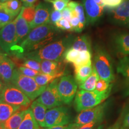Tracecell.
I'll return each mask as SVG.
<instances>
[{
	"mask_svg": "<svg viewBox=\"0 0 129 129\" xmlns=\"http://www.w3.org/2000/svg\"><path fill=\"white\" fill-rule=\"evenodd\" d=\"M80 53V51L74 49L72 47H69L64 52L63 59L64 62L71 63L73 64L78 58Z\"/></svg>",
	"mask_w": 129,
	"mask_h": 129,
	"instance_id": "f546056e",
	"label": "cell"
},
{
	"mask_svg": "<svg viewBox=\"0 0 129 129\" xmlns=\"http://www.w3.org/2000/svg\"><path fill=\"white\" fill-rule=\"evenodd\" d=\"M118 51L124 56L129 55V34L118 35L115 39Z\"/></svg>",
	"mask_w": 129,
	"mask_h": 129,
	"instance_id": "d4e9b609",
	"label": "cell"
},
{
	"mask_svg": "<svg viewBox=\"0 0 129 129\" xmlns=\"http://www.w3.org/2000/svg\"><path fill=\"white\" fill-rule=\"evenodd\" d=\"M19 88L27 96L30 101H34L38 98L46 88V86H40L35 81L34 78L26 77L18 70L15 69L14 71L11 83Z\"/></svg>",
	"mask_w": 129,
	"mask_h": 129,
	"instance_id": "3957f363",
	"label": "cell"
},
{
	"mask_svg": "<svg viewBox=\"0 0 129 129\" xmlns=\"http://www.w3.org/2000/svg\"><path fill=\"white\" fill-rule=\"evenodd\" d=\"M68 7L71 9L72 13L75 14L80 19V25L82 29H84L86 22V17L83 5L80 3L75 1H70L68 5Z\"/></svg>",
	"mask_w": 129,
	"mask_h": 129,
	"instance_id": "603a6c76",
	"label": "cell"
},
{
	"mask_svg": "<svg viewBox=\"0 0 129 129\" xmlns=\"http://www.w3.org/2000/svg\"><path fill=\"white\" fill-rule=\"evenodd\" d=\"M99 79V75L93 68L92 73L83 83L79 85V88L80 89L87 90V91H94L96 83Z\"/></svg>",
	"mask_w": 129,
	"mask_h": 129,
	"instance_id": "83f0119b",
	"label": "cell"
},
{
	"mask_svg": "<svg viewBox=\"0 0 129 129\" xmlns=\"http://www.w3.org/2000/svg\"><path fill=\"white\" fill-rule=\"evenodd\" d=\"M18 70L23 75H25L26 77H31V78H35L37 75H38V74L41 73V72L37 71H35L34 69H32L25 67H19Z\"/></svg>",
	"mask_w": 129,
	"mask_h": 129,
	"instance_id": "d590c367",
	"label": "cell"
},
{
	"mask_svg": "<svg viewBox=\"0 0 129 129\" xmlns=\"http://www.w3.org/2000/svg\"><path fill=\"white\" fill-rule=\"evenodd\" d=\"M103 128V125H100L99 127H98L96 129H102Z\"/></svg>",
	"mask_w": 129,
	"mask_h": 129,
	"instance_id": "816d5d0a",
	"label": "cell"
},
{
	"mask_svg": "<svg viewBox=\"0 0 129 129\" xmlns=\"http://www.w3.org/2000/svg\"><path fill=\"white\" fill-rule=\"evenodd\" d=\"M0 4L9 13L14 17L18 16L23 7L20 0H7L3 3L0 2Z\"/></svg>",
	"mask_w": 129,
	"mask_h": 129,
	"instance_id": "cb8c5ba5",
	"label": "cell"
},
{
	"mask_svg": "<svg viewBox=\"0 0 129 129\" xmlns=\"http://www.w3.org/2000/svg\"><path fill=\"white\" fill-rule=\"evenodd\" d=\"M80 126H79L78 124L74 122V123H69L67 125H58V126L48 127V128H46V129H77Z\"/></svg>",
	"mask_w": 129,
	"mask_h": 129,
	"instance_id": "b9f144b4",
	"label": "cell"
},
{
	"mask_svg": "<svg viewBox=\"0 0 129 129\" xmlns=\"http://www.w3.org/2000/svg\"><path fill=\"white\" fill-rule=\"evenodd\" d=\"M22 13H23V7H22L20 13L18 14L16 19H14L16 29V37H17V45L14 48V51L15 50L16 48L23 41L24 39L27 37V35L31 30L29 23L22 16Z\"/></svg>",
	"mask_w": 129,
	"mask_h": 129,
	"instance_id": "5bb4252c",
	"label": "cell"
},
{
	"mask_svg": "<svg viewBox=\"0 0 129 129\" xmlns=\"http://www.w3.org/2000/svg\"><path fill=\"white\" fill-rule=\"evenodd\" d=\"M14 17L9 13L0 4V29L14 20Z\"/></svg>",
	"mask_w": 129,
	"mask_h": 129,
	"instance_id": "4dcf8cb0",
	"label": "cell"
},
{
	"mask_svg": "<svg viewBox=\"0 0 129 129\" xmlns=\"http://www.w3.org/2000/svg\"><path fill=\"white\" fill-rule=\"evenodd\" d=\"M93 68L96 70L100 79L112 82L114 80L112 60L106 51L101 49L96 51L94 57Z\"/></svg>",
	"mask_w": 129,
	"mask_h": 129,
	"instance_id": "5b68a950",
	"label": "cell"
},
{
	"mask_svg": "<svg viewBox=\"0 0 129 129\" xmlns=\"http://www.w3.org/2000/svg\"><path fill=\"white\" fill-rule=\"evenodd\" d=\"M59 81L56 79L47 85L46 88L38 97L37 101L46 106L47 109L61 106L63 104L57 90V83Z\"/></svg>",
	"mask_w": 129,
	"mask_h": 129,
	"instance_id": "ba28073f",
	"label": "cell"
},
{
	"mask_svg": "<svg viewBox=\"0 0 129 129\" xmlns=\"http://www.w3.org/2000/svg\"><path fill=\"white\" fill-rule=\"evenodd\" d=\"M94 1H95V2L97 3V4H98L99 5H100L101 6H102V7H104V4H103L102 1V0H94Z\"/></svg>",
	"mask_w": 129,
	"mask_h": 129,
	"instance_id": "681fc988",
	"label": "cell"
},
{
	"mask_svg": "<svg viewBox=\"0 0 129 129\" xmlns=\"http://www.w3.org/2000/svg\"><path fill=\"white\" fill-rule=\"evenodd\" d=\"M63 74L64 72H60V73L54 74V75L40 73L38 75H37L34 79L37 83L40 86H46L56 79L62 77Z\"/></svg>",
	"mask_w": 129,
	"mask_h": 129,
	"instance_id": "4316f807",
	"label": "cell"
},
{
	"mask_svg": "<svg viewBox=\"0 0 129 129\" xmlns=\"http://www.w3.org/2000/svg\"><path fill=\"white\" fill-rule=\"evenodd\" d=\"M78 85L71 75H63L57 83V90L63 104H69L77 92Z\"/></svg>",
	"mask_w": 129,
	"mask_h": 129,
	"instance_id": "52a82bcc",
	"label": "cell"
},
{
	"mask_svg": "<svg viewBox=\"0 0 129 129\" xmlns=\"http://www.w3.org/2000/svg\"><path fill=\"white\" fill-rule=\"evenodd\" d=\"M54 26L57 29H59L60 30H67V31H73L70 22L65 19L62 18L60 20L58 21Z\"/></svg>",
	"mask_w": 129,
	"mask_h": 129,
	"instance_id": "e575fe53",
	"label": "cell"
},
{
	"mask_svg": "<svg viewBox=\"0 0 129 129\" xmlns=\"http://www.w3.org/2000/svg\"><path fill=\"white\" fill-rule=\"evenodd\" d=\"M16 45V29L13 20L0 29V47L7 54L12 55Z\"/></svg>",
	"mask_w": 129,
	"mask_h": 129,
	"instance_id": "9c48e42d",
	"label": "cell"
},
{
	"mask_svg": "<svg viewBox=\"0 0 129 129\" xmlns=\"http://www.w3.org/2000/svg\"><path fill=\"white\" fill-rule=\"evenodd\" d=\"M5 85H6V84H5L3 81L0 80V94H1L3 89H4Z\"/></svg>",
	"mask_w": 129,
	"mask_h": 129,
	"instance_id": "c3c4849f",
	"label": "cell"
},
{
	"mask_svg": "<svg viewBox=\"0 0 129 129\" xmlns=\"http://www.w3.org/2000/svg\"><path fill=\"white\" fill-rule=\"evenodd\" d=\"M110 93H101L94 91L79 90L75 97V108L77 112L92 108L101 104Z\"/></svg>",
	"mask_w": 129,
	"mask_h": 129,
	"instance_id": "277c9868",
	"label": "cell"
},
{
	"mask_svg": "<svg viewBox=\"0 0 129 129\" xmlns=\"http://www.w3.org/2000/svg\"><path fill=\"white\" fill-rule=\"evenodd\" d=\"M122 120H121V119H119L114 124L108 127L107 129H120L122 126Z\"/></svg>",
	"mask_w": 129,
	"mask_h": 129,
	"instance_id": "f6af8a7d",
	"label": "cell"
},
{
	"mask_svg": "<svg viewBox=\"0 0 129 129\" xmlns=\"http://www.w3.org/2000/svg\"><path fill=\"white\" fill-rule=\"evenodd\" d=\"M122 125L125 128L129 129V109L127 111L122 119Z\"/></svg>",
	"mask_w": 129,
	"mask_h": 129,
	"instance_id": "ee69618b",
	"label": "cell"
},
{
	"mask_svg": "<svg viewBox=\"0 0 129 129\" xmlns=\"http://www.w3.org/2000/svg\"><path fill=\"white\" fill-rule=\"evenodd\" d=\"M7 56V54L4 52V51L0 47V63L3 62V60Z\"/></svg>",
	"mask_w": 129,
	"mask_h": 129,
	"instance_id": "7dc6e473",
	"label": "cell"
},
{
	"mask_svg": "<svg viewBox=\"0 0 129 129\" xmlns=\"http://www.w3.org/2000/svg\"><path fill=\"white\" fill-rule=\"evenodd\" d=\"M41 72L46 74H54L63 72L60 62L51 60H43L41 62Z\"/></svg>",
	"mask_w": 129,
	"mask_h": 129,
	"instance_id": "ffe728a7",
	"label": "cell"
},
{
	"mask_svg": "<svg viewBox=\"0 0 129 129\" xmlns=\"http://www.w3.org/2000/svg\"><path fill=\"white\" fill-rule=\"evenodd\" d=\"M35 10H36V6H35V5L29 6V7H24L23 6L22 16L29 24L31 23L34 19Z\"/></svg>",
	"mask_w": 129,
	"mask_h": 129,
	"instance_id": "d6a6232c",
	"label": "cell"
},
{
	"mask_svg": "<svg viewBox=\"0 0 129 129\" xmlns=\"http://www.w3.org/2000/svg\"><path fill=\"white\" fill-rule=\"evenodd\" d=\"M45 120L46 128L67 125L70 123L71 115L67 108L58 106L47 111Z\"/></svg>",
	"mask_w": 129,
	"mask_h": 129,
	"instance_id": "30bf717a",
	"label": "cell"
},
{
	"mask_svg": "<svg viewBox=\"0 0 129 129\" xmlns=\"http://www.w3.org/2000/svg\"><path fill=\"white\" fill-rule=\"evenodd\" d=\"M59 30L54 25L46 23L32 29L17 47L12 56L21 57L25 53L39 49L57 38Z\"/></svg>",
	"mask_w": 129,
	"mask_h": 129,
	"instance_id": "6da1fadb",
	"label": "cell"
},
{
	"mask_svg": "<svg viewBox=\"0 0 129 129\" xmlns=\"http://www.w3.org/2000/svg\"><path fill=\"white\" fill-rule=\"evenodd\" d=\"M52 8L47 3L41 2L36 6L34 19L29 24L31 29L46 23H48Z\"/></svg>",
	"mask_w": 129,
	"mask_h": 129,
	"instance_id": "7c38bea8",
	"label": "cell"
},
{
	"mask_svg": "<svg viewBox=\"0 0 129 129\" xmlns=\"http://www.w3.org/2000/svg\"><path fill=\"white\" fill-rule=\"evenodd\" d=\"M70 23L72 27L73 31L81 32L83 30V29H81V27L80 19H78V17L75 14L72 13V17L71 19Z\"/></svg>",
	"mask_w": 129,
	"mask_h": 129,
	"instance_id": "f35d334b",
	"label": "cell"
},
{
	"mask_svg": "<svg viewBox=\"0 0 129 129\" xmlns=\"http://www.w3.org/2000/svg\"><path fill=\"white\" fill-rule=\"evenodd\" d=\"M26 110L17 111L8 120L0 123V126L2 129H17L23 120Z\"/></svg>",
	"mask_w": 129,
	"mask_h": 129,
	"instance_id": "ac0fdd59",
	"label": "cell"
},
{
	"mask_svg": "<svg viewBox=\"0 0 129 129\" xmlns=\"http://www.w3.org/2000/svg\"><path fill=\"white\" fill-rule=\"evenodd\" d=\"M112 85L108 81L99 79L96 83L95 90L101 93H110Z\"/></svg>",
	"mask_w": 129,
	"mask_h": 129,
	"instance_id": "1f68e13d",
	"label": "cell"
},
{
	"mask_svg": "<svg viewBox=\"0 0 129 129\" xmlns=\"http://www.w3.org/2000/svg\"><path fill=\"white\" fill-rule=\"evenodd\" d=\"M45 1H47V2L48 3H52L53 1H54L55 0H44Z\"/></svg>",
	"mask_w": 129,
	"mask_h": 129,
	"instance_id": "f907efd6",
	"label": "cell"
},
{
	"mask_svg": "<svg viewBox=\"0 0 129 129\" xmlns=\"http://www.w3.org/2000/svg\"><path fill=\"white\" fill-rule=\"evenodd\" d=\"M106 108V104L105 103L92 108L81 111L75 118V123L79 126H81L94 121L103 120Z\"/></svg>",
	"mask_w": 129,
	"mask_h": 129,
	"instance_id": "8fae6325",
	"label": "cell"
},
{
	"mask_svg": "<svg viewBox=\"0 0 129 129\" xmlns=\"http://www.w3.org/2000/svg\"><path fill=\"white\" fill-rule=\"evenodd\" d=\"M120 129H128V128H125V127H124L123 126H121V128Z\"/></svg>",
	"mask_w": 129,
	"mask_h": 129,
	"instance_id": "db71d44e",
	"label": "cell"
},
{
	"mask_svg": "<svg viewBox=\"0 0 129 129\" xmlns=\"http://www.w3.org/2000/svg\"><path fill=\"white\" fill-rule=\"evenodd\" d=\"M15 69V63L11 58L7 56L0 63V80L5 84H9L12 81Z\"/></svg>",
	"mask_w": 129,
	"mask_h": 129,
	"instance_id": "2e32d148",
	"label": "cell"
},
{
	"mask_svg": "<svg viewBox=\"0 0 129 129\" xmlns=\"http://www.w3.org/2000/svg\"><path fill=\"white\" fill-rule=\"evenodd\" d=\"M70 47L76 49L78 51H91V44L89 38L85 35L78 37L72 41Z\"/></svg>",
	"mask_w": 129,
	"mask_h": 129,
	"instance_id": "484cf974",
	"label": "cell"
},
{
	"mask_svg": "<svg viewBox=\"0 0 129 129\" xmlns=\"http://www.w3.org/2000/svg\"><path fill=\"white\" fill-rule=\"evenodd\" d=\"M86 22L87 24L94 23L102 15L104 7L95 2L94 0H83Z\"/></svg>",
	"mask_w": 129,
	"mask_h": 129,
	"instance_id": "4fadbf2b",
	"label": "cell"
},
{
	"mask_svg": "<svg viewBox=\"0 0 129 129\" xmlns=\"http://www.w3.org/2000/svg\"><path fill=\"white\" fill-rule=\"evenodd\" d=\"M114 22L121 25H129V0H124L112 11Z\"/></svg>",
	"mask_w": 129,
	"mask_h": 129,
	"instance_id": "9a60e30c",
	"label": "cell"
},
{
	"mask_svg": "<svg viewBox=\"0 0 129 129\" xmlns=\"http://www.w3.org/2000/svg\"><path fill=\"white\" fill-rule=\"evenodd\" d=\"M62 18V13L60 11L56 10L54 9L51 10V12L50 15V18H49V22L48 23L52 24L53 25H55V24L59 20H60Z\"/></svg>",
	"mask_w": 129,
	"mask_h": 129,
	"instance_id": "8d00e7d4",
	"label": "cell"
},
{
	"mask_svg": "<svg viewBox=\"0 0 129 129\" xmlns=\"http://www.w3.org/2000/svg\"><path fill=\"white\" fill-rule=\"evenodd\" d=\"M71 43L70 38H64L52 42L39 49L25 53L20 58L33 59L39 62L43 60L60 62L64 52L70 47Z\"/></svg>",
	"mask_w": 129,
	"mask_h": 129,
	"instance_id": "7a4b0ae2",
	"label": "cell"
},
{
	"mask_svg": "<svg viewBox=\"0 0 129 129\" xmlns=\"http://www.w3.org/2000/svg\"><path fill=\"white\" fill-rule=\"evenodd\" d=\"M40 125L35 120L31 109H26L23 120L17 129H40Z\"/></svg>",
	"mask_w": 129,
	"mask_h": 129,
	"instance_id": "7402d4cb",
	"label": "cell"
},
{
	"mask_svg": "<svg viewBox=\"0 0 129 129\" xmlns=\"http://www.w3.org/2000/svg\"><path fill=\"white\" fill-rule=\"evenodd\" d=\"M20 108V106L13 105L4 102H0V123L8 120Z\"/></svg>",
	"mask_w": 129,
	"mask_h": 129,
	"instance_id": "44dd1931",
	"label": "cell"
},
{
	"mask_svg": "<svg viewBox=\"0 0 129 129\" xmlns=\"http://www.w3.org/2000/svg\"><path fill=\"white\" fill-rule=\"evenodd\" d=\"M61 13H62V18L67 19V20L70 22L71 19L72 17V12L71 9L68 7H67L63 10Z\"/></svg>",
	"mask_w": 129,
	"mask_h": 129,
	"instance_id": "7bdbcfd3",
	"label": "cell"
},
{
	"mask_svg": "<svg viewBox=\"0 0 129 129\" xmlns=\"http://www.w3.org/2000/svg\"><path fill=\"white\" fill-rule=\"evenodd\" d=\"M93 70L92 63H89L81 66V67L74 68L75 72V80L78 85L83 83L87 79Z\"/></svg>",
	"mask_w": 129,
	"mask_h": 129,
	"instance_id": "d6986e66",
	"label": "cell"
},
{
	"mask_svg": "<svg viewBox=\"0 0 129 129\" xmlns=\"http://www.w3.org/2000/svg\"><path fill=\"white\" fill-rule=\"evenodd\" d=\"M30 109L33 112L35 120L40 126L46 128L45 119H46V114L47 111V108L37 101H34L30 105Z\"/></svg>",
	"mask_w": 129,
	"mask_h": 129,
	"instance_id": "e0dca14e",
	"label": "cell"
},
{
	"mask_svg": "<svg viewBox=\"0 0 129 129\" xmlns=\"http://www.w3.org/2000/svg\"><path fill=\"white\" fill-rule=\"evenodd\" d=\"M7 1V0H0V2L3 3V2H5V1Z\"/></svg>",
	"mask_w": 129,
	"mask_h": 129,
	"instance_id": "f5cc1de1",
	"label": "cell"
},
{
	"mask_svg": "<svg viewBox=\"0 0 129 129\" xmlns=\"http://www.w3.org/2000/svg\"><path fill=\"white\" fill-rule=\"evenodd\" d=\"M69 2L70 0H55L52 3L53 9L62 12L64 8L68 7Z\"/></svg>",
	"mask_w": 129,
	"mask_h": 129,
	"instance_id": "74e56055",
	"label": "cell"
},
{
	"mask_svg": "<svg viewBox=\"0 0 129 129\" xmlns=\"http://www.w3.org/2000/svg\"><path fill=\"white\" fill-rule=\"evenodd\" d=\"M37 0H20L24 7H29L34 6Z\"/></svg>",
	"mask_w": 129,
	"mask_h": 129,
	"instance_id": "bcb514c9",
	"label": "cell"
},
{
	"mask_svg": "<svg viewBox=\"0 0 129 129\" xmlns=\"http://www.w3.org/2000/svg\"><path fill=\"white\" fill-rule=\"evenodd\" d=\"M0 102L20 106H28L30 104L29 98L12 83L6 84L0 94Z\"/></svg>",
	"mask_w": 129,
	"mask_h": 129,
	"instance_id": "8992f818",
	"label": "cell"
},
{
	"mask_svg": "<svg viewBox=\"0 0 129 129\" xmlns=\"http://www.w3.org/2000/svg\"><path fill=\"white\" fill-rule=\"evenodd\" d=\"M118 73L129 80V57L125 56L119 61L117 68Z\"/></svg>",
	"mask_w": 129,
	"mask_h": 129,
	"instance_id": "f1b7e54d",
	"label": "cell"
},
{
	"mask_svg": "<svg viewBox=\"0 0 129 129\" xmlns=\"http://www.w3.org/2000/svg\"><path fill=\"white\" fill-rule=\"evenodd\" d=\"M104 7L114 9L119 6L124 0H102Z\"/></svg>",
	"mask_w": 129,
	"mask_h": 129,
	"instance_id": "ab89813d",
	"label": "cell"
},
{
	"mask_svg": "<svg viewBox=\"0 0 129 129\" xmlns=\"http://www.w3.org/2000/svg\"><path fill=\"white\" fill-rule=\"evenodd\" d=\"M102 121V120L94 121L89 122L86 124L81 125L77 129H96L101 125Z\"/></svg>",
	"mask_w": 129,
	"mask_h": 129,
	"instance_id": "60d3db41",
	"label": "cell"
},
{
	"mask_svg": "<svg viewBox=\"0 0 129 129\" xmlns=\"http://www.w3.org/2000/svg\"><path fill=\"white\" fill-rule=\"evenodd\" d=\"M23 59V62H22V65L20 67H25L35 71L41 72V62H38V61L33 60V59H26V58H21Z\"/></svg>",
	"mask_w": 129,
	"mask_h": 129,
	"instance_id": "836d02e7",
	"label": "cell"
}]
</instances>
